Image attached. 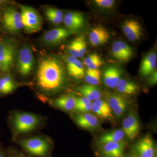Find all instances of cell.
I'll return each mask as SVG.
<instances>
[{
	"instance_id": "1",
	"label": "cell",
	"mask_w": 157,
	"mask_h": 157,
	"mask_svg": "<svg viewBox=\"0 0 157 157\" xmlns=\"http://www.w3.org/2000/svg\"><path fill=\"white\" fill-rule=\"evenodd\" d=\"M64 72L61 64L56 59L47 58L39 64L37 73L39 87L47 91L58 89L64 80Z\"/></svg>"
},
{
	"instance_id": "2",
	"label": "cell",
	"mask_w": 157,
	"mask_h": 157,
	"mask_svg": "<svg viewBox=\"0 0 157 157\" xmlns=\"http://www.w3.org/2000/svg\"><path fill=\"white\" fill-rule=\"evenodd\" d=\"M21 145L26 151L37 157H49L50 144L39 137H32L21 140Z\"/></svg>"
},
{
	"instance_id": "3",
	"label": "cell",
	"mask_w": 157,
	"mask_h": 157,
	"mask_svg": "<svg viewBox=\"0 0 157 157\" xmlns=\"http://www.w3.org/2000/svg\"><path fill=\"white\" fill-rule=\"evenodd\" d=\"M13 124L18 134H26L38 127L41 120L38 116L29 113H17L13 118Z\"/></svg>"
},
{
	"instance_id": "4",
	"label": "cell",
	"mask_w": 157,
	"mask_h": 157,
	"mask_svg": "<svg viewBox=\"0 0 157 157\" xmlns=\"http://www.w3.org/2000/svg\"><path fill=\"white\" fill-rule=\"evenodd\" d=\"M21 16L23 26L29 33H37L42 27V20L35 9L27 6H21Z\"/></svg>"
},
{
	"instance_id": "5",
	"label": "cell",
	"mask_w": 157,
	"mask_h": 157,
	"mask_svg": "<svg viewBox=\"0 0 157 157\" xmlns=\"http://www.w3.org/2000/svg\"><path fill=\"white\" fill-rule=\"evenodd\" d=\"M34 67L33 55L30 48L24 46L21 48L17 58V68L22 76L29 75Z\"/></svg>"
},
{
	"instance_id": "6",
	"label": "cell",
	"mask_w": 157,
	"mask_h": 157,
	"mask_svg": "<svg viewBox=\"0 0 157 157\" xmlns=\"http://www.w3.org/2000/svg\"><path fill=\"white\" fill-rule=\"evenodd\" d=\"M2 21L4 27L9 32L16 33L23 28L20 13L15 9L6 10L3 14Z\"/></svg>"
},
{
	"instance_id": "7",
	"label": "cell",
	"mask_w": 157,
	"mask_h": 157,
	"mask_svg": "<svg viewBox=\"0 0 157 157\" xmlns=\"http://www.w3.org/2000/svg\"><path fill=\"white\" fill-rule=\"evenodd\" d=\"M15 48L9 43L0 42V69L4 72L9 71L14 63Z\"/></svg>"
},
{
	"instance_id": "8",
	"label": "cell",
	"mask_w": 157,
	"mask_h": 157,
	"mask_svg": "<svg viewBox=\"0 0 157 157\" xmlns=\"http://www.w3.org/2000/svg\"><path fill=\"white\" fill-rule=\"evenodd\" d=\"M135 154L139 157H155V148L150 135H147L135 144Z\"/></svg>"
},
{
	"instance_id": "9",
	"label": "cell",
	"mask_w": 157,
	"mask_h": 157,
	"mask_svg": "<svg viewBox=\"0 0 157 157\" xmlns=\"http://www.w3.org/2000/svg\"><path fill=\"white\" fill-rule=\"evenodd\" d=\"M122 128L124 134L129 139H135L140 132V125L137 117L133 114L128 115L123 121Z\"/></svg>"
},
{
	"instance_id": "10",
	"label": "cell",
	"mask_w": 157,
	"mask_h": 157,
	"mask_svg": "<svg viewBox=\"0 0 157 157\" xmlns=\"http://www.w3.org/2000/svg\"><path fill=\"white\" fill-rule=\"evenodd\" d=\"M122 29L126 36L132 42L139 40L142 36L141 26L135 20H128L124 21L122 25Z\"/></svg>"
},
{
	"instance_id": "11",
	"label": "cell",
	"mask_w": 157,
	"mask_h": 157,
	"mask_svg": "<svg viewBox=\"0 0 157 157\" xmlns=\"http://www.w3.org/2000/svg\"><path fill=\"white\" fill-rule=\"evenodd\" d=\"M72 32L63 28H57L48 31L43 36V41L48 45H55L67 38Z\"/></svg>"
},
{
	"instance_id": "12",
	"label": "cell",
	"mask_w": 157,
	"mask_h": 157,
	"mask_svg": "<svg viewBox=\"0 0 157 157\" xmlns=\"http://www.w3.org/2000/svg\"><path fill=\"white\" fill-rule=\"evenodd\" d=\"M101 152L105 157H123L125 144L122 141L101 144Z\"/></svg>"
},
{
	"instance_id": "13",
	"label": "cell",
	"mask_w": 157,
	"mask_h": 157,
	"mask_svg": "<svg viewBox=\"0 0 157 157\" xmlns=\"http://www.w3.org/2000/svg\"><path fill=\"white\" fill-rule=\"evenodd\" d=\"M66 62L68 73L70 76L78 79L84 77V66L78 59L69 56L67 58Z\"/></svg>"
},
{
	"instance_id": "14",
	"label": "cell",
	"mask_w": 157,
	"mask_h": 157,
	"mask_svg": "<svg viewBox=\"0 0 157 157\" xmlns=\"http://www.w3.org/2000/svg\"><path fill=\"white\" fill-rule=\"evenodd\" d=\"M109 38V32L101 26L95 27L90 33V41L93 46L103 45L108 41Z\"/></svg>"
},
{
	"instance_id": "15",
	"label": "cell",
	"mask_w": 157,
	"mask_h": 157,
	"mask_svg": "<svg viewBox=\"0 0 157 157\" xmlns=\"http://www.w3.org/2000/svg\"><path fill=\"white\" fill-rule=\"evenodd\" d=\"M91 110L96 115L104 119L111 120L113 118L112 111L108 103L101 99L93 101Z\"/></svg>"
},
{
	"instance_id": "16",
	"label": "cell",
	"mask_w": 157,
	"mask_h": 157,
	"mask_svg": "<svg viewBox=\"0 0 157 157\" xmlns=\"http://www.w3.org/2000/svg\"><path fill=\"white\" fill-rule=\"evenodd\" d=\"M157 67V55L151 52L145 56L142 60L140 67V73L142 76L146 77L152 74Z\"/></svg>"
},
{
	"instance_id": "17",
	"label": "cell",
	"mask_w": 157,
	"mask_h": 157,
	"mask_svg": "<svg viewBox=\"0 0 157 157\" xmlns=\"http://www.w3.org/2000/svg\"><path fill=\"white\" fill-rule=\"evenodd\" d=\"M64 24L69 29L77 30L80 29L84 24V17L78 12H68L63 19Z\"/></svg>"
},
{
	"instance_id": "18",
	"label": "cell",
	"mask_w": 157,
	"mask_h": 157,
	"mask_svg": "<svg viewBox=\"0 0 157 157\" xmlns=\"http://www.w3.org/2000/svg\"><path fill=\"white\" fill-rule=\"evenodd\" d=\"M107 103L112 112L118 117L122 115L127 109L126 101L122 97L117 95L110 96Z\"/></svg>"
},
{
	"instance_id": "19",
	"label": "cell",
	"mask_w": 157,
	"mask_h": 157,
	"mask_svg": "<svg viewBox=\"0 0 157 157\" xmlns=\"http://www.w3.org/2000/svg\"><path fill=\"white\" fill-rule=\"evenodd\" d=\"M121 71L115 67H109L104 71V80L105 85L108 87H116L121 80Z\"/></svg>"
},
{
	"instance_id": "20",
	"label": "cell",
	"mask_w": 157,
	"mask_h": 157,
	"mask_svg": "<svg viewBox=\"0 0 157 157\" xmlns=\"http://www.w3.org/2000/svg\"><path fill=\"white\" fill-rule=\"evenodd\" d=\"M75 121L79 127L88 130L97 128L99 125V121L97 117L88 113L77 116Z\"/></svg>"
},
{
	"instance_id": "21",
	"label": "cell",
	"mask_w": 157,
	"mask_h": 157,
	"mask_svg": "<svg viewBox=\"0 0 157 157\" xmlns=\"http://www.w3.org/2000/svg\"><path fill=\"white\" fill-rule=\"evenodd\" d=\"M78 91L83 96L91 101L101 99V93L100 90L95 86L85 84L77 89Z\"/></svg>"
},
{
	"instance_id": "22",
	"label": "cell",
	"mask_w": 157,
	"mask_h": 157,
	"mask_svg": "<svg viewBox=\"0 0 157 157\" xmlns=\"http://www.w3.org/2000/svg\"><path fill=\"white\" fill-rule=\"evenodd\" d=\"M125 135L121 129L114 130L107 132L99 137L98 143L100 145L109 142H118L122 141Z\"/></svg>"
},
{
	"instance_id": "23",
	"label": "cell",
	"mask_w": 157,
	"mask_h": 157,
	"mask_svg": "<svg viewBox=\"0 0 157 157\" xmlns=\"http://www.w3.org/2000/svg\"><path fill=\"white\" fill-rule=\"evenodd\" d=\"M76 98L73 96L67 95L56 98L54 101V104L63 110L71 111L75 109Z\"/></svg>"
},
{
	"instance_id": "24",
	"label": "cell",
	"mask_w": 157,
	"mask_h": 157,
	"mask_svg": "<svg viewBox=\"0 0 157 157\" xmlns=\"http://www.w3.org/2000/svg\"><path fill=\"white\" fill-rule=\"evenodd\" d=\"M116 88L119 92L126 95L134 94L137 92L138 89L136 83L124 79L120 80Z\"/></svg>"
},
{
	"instance_id": "25",
	"label": "cell",
	"mask_w": 157,
	"mask_h": 157,
	"mask_svg": "<svg viewBox=\"0 0 157 157\" xmlns=\"http://www.w3.org/2000/svg\"><path fill=\"white\" fill-rule=\"evenodd\" d=\"M101 71L99 70H86L85 80L88 84L91 85H98L101 82Z\"/></svg>"
},
{
	"instance_id": "26",
	"label": "cell",
	"mask_w": 157,
	"mask_h": 157,
	"mask_svg": "<svg viewBox=\"0 0 157 157\" xmlns=\"http://www.w3.org/2000/svg\"><path fill=\"white\" fill-rule=\"evenodd\" d=\"M92 104V102L84 97L76 98L75 109L80 112L87 113L91 110Z\"/></svg>"
},
{
	"instance_id": "27",
	"label": "cell",
	"mask_w": 157,
	"mask_h": 157,
	"mask_svg": "<svg viewBox=\"0 0 157 157\" xmlns=\"http://www.w3.org/2000/svg\"><path fill=\"white\" fill-rule=\"evenodd\" d=\"M118 43L123 57L124 62L128 61L134 54L133 49L131 46H129L125 42L122 41H118Z\"/></svg>"
},
{
	"instance_id": "28",
	"label": "cell",
	"mask_w": 157,
	"mask_h": 157,
	"mask_svg": "<svg viewBox=\"0 0 157 157\" xmlns=\"http://www.w3.org/2000/svg\"><path fill=\"white\" fill-rule=\"evenodd\" d=\"M78 50V58L82 57L86 52L87 46L83 36L76 38Z\"/></svg>"
},
{
	"instance_id": "29",
	"label": "cell",
	"mask_w": 157,
	"mask_h": 157,
	"mask_svg": "<svg viewBox=\"0 0 157 157\" xmlns=\"http://www.w3.org/2000/svg\"><path fill=\"white\" fill-rule=\"evenodd\" d=\"M15 86L8 84L4 78H0V93L2 94H8L11 93L15 89Z\"/></svg>"
},
{
	"instance_id": "30",
	"label": "cell",
	"mask_w": 157,
	"mask_h": 157,
	"mask_svg": "<svg viewBox=\"0 0 157 157\" xmlns=\"http://www.w3.org/2000/svg\"><path fill=\"white\" fill-rule=\"evenodd\" d=\"M113 56L114 58L117 59L120 61H123L124 59L121 52L120 48L118 43V41L114 42L113 44L111 49Z\"/></svg>"
},
{
	"instance_id": "31",
	"label": "cell",
	"mask_w": 157,
	"mask_h": 157,
	"mask_svg": "<svg viewBox=\"0 0 157 157\" xmlns=\"http://www.w3.org/2000/svg\"><path fill=\"white\" fill-rule=\"evenodd\" d=\"M67 49L70 54V56L78 58V50L76 39H74L69 43L67 46Z\"/></svg>"
},
{
	"instance_id": "32",
	"label": "cell",
	"mask_w": 157,
	"mask_h": 157,
	"mask_svg": "<svg viewBox=\"0 0 157 157\" xmlns=\"http://www.w3.org/2000/svg\"><path fill=\"white\" fill-rule=\"evenodd\" d=\"M95 4L101 8L109 9L114 6L115 2L113 0H95Z\"/></svg>"
},
{
	"instance_id": "33",
	"label": "cell",
	"mask_w": 157,
	"mask_h": 157,
	"mask_svg": "<svg viewBox=\"0 0 157 157\" xmlns=\"http://www.w3.org/2000/svg\"><path fill=\"white\" fill-rule=\"evenodd\" d=\"M101 57L96 53L91 54L86 57L83 60V64L86 67L89 66L96 60L101 58Z\"/></svg>"
},
{
	"instance_id": "34",
	"label": "cell",
	"mask_w": 157,
	"mask_h": 157,
	"mask_svg": "<svg viewBox=\"0 0 157 157\" xmlns=\"http://www.w3.org/2000/svg\"><path fill=\"white\" fill-rule=\"evenodd\" d=\"M46 16H53V17H63V13L62 11L53 8H49L46 10Z\"/></svg>"
},
{
	"instance_id": "35",
	"label": "cell",
	"mask_w": 157,
	"mask_h": 157,
	"mask_svg": "<svg viewBox=\"0 0 157 157\" xmlns=\"http://www.w3.org/2000/svg\"><path fill=\"white\" fill-rule=\"evenodd\" d=\"M103 64V61L101 58L96 60L92 63L89 66H87V69L90 70H98V68L100 67Z\"/></svg>"
},
{
	"instance_id": "36",
	"label": "cell",
	"mask_w": 157,
	"mask_h": 157,
	"mask_svg": "<svg viewBox=\"0 0 157 157\" xmlns=\"http://www.w3.org/2000/svg\"><path fill=\"white\" fill-rule=\"evenodd\" d=\"M9 157H29L25 155V154L19 151L14 150L11 151L9 153Z\"/></svg>"
},
{
	"instance_id": "37",
	"label": "cell",
	"mask_w": 157,
	"mask_h": 157,
	"mask_svg": "<svg viewBox=\"0 0 157 157\" xmlns=\"http://www.w3.org/2000/svg\"><path fill=\"white\" fill-rule=\"evenodd\" d=\"M47 18L49 21L52 22V23L56 24H59L61 23L63 21V17H53V16H47Z\"/></svg>"
},
{
	"instance_id": "38",
	"label": "cell",
	"mask_w": 157,
	"mask_h": 157,
	"mask_svg": "<svg viewBox=\"0 0 157 157\" xmlns=\"http://www.w3.org/2000/svg\"><path fill=\"white\" fill-rule=\"evenodd\" d=\"M152 74L151 77L149 79V82L152 85L155 84L157 82V72Z\"/></svg>"
},
{
	"instance_id": "39",
	"label": "cell",
	"mask_w": 157,
	"mask_h": 157,
	"mask_svg": "<svg viewBox=\"0 0 157 157\" xmlns=\"http://www.w3.org/2000/svg\"><path fill=\"white\" fill-rule=\"evenodd\" d=\"M129 157H139L137 155H131L129 156Z\"/></svg>"
},
{
	"instance_id": "40",
	"label": "cell",
	"mask_w": 157,
	"mask_h": 157,
	"mask_svg": "<svg viewBox=\"0 0 157 157\" xmlns=\"http://www.w3.org/2000/svg\"><path fill=\"white\" fill-rule=\"evenodd\" d=\"M0 157H5V156L4 155L3 153H2L1 152H0Z\"/></svg>"
},
{
	"instance_id": "41",
	"label": "cell",
	"mask_w": 157,
	"mask_h": 157,
	"mask_svg": "<svg viewBox=\"0 0 157 157\" xmlns=\"http://www.w3.org/2000/svg\"><path fill=\"white\" fill-rule=\"evenodd\" d=\"M0 67H1V63H0Z\"/></svg>"
},
{
	"instance_id": "42",
	"label": "cell",
	"mask_w": 157,
	"mask_h": 157,
	"mask_svg": "<svg viewBox=\"0 0 157 157\" xmlns=\"http://www.w3.org/2000/svg\"><path fill=\"white\" fill-rule=\"evenodd\" d=\"M0 18H1V17H0Z\"/></svg>"
},
{
	"instance_id": "43",
	"label": "cell",
	"mask_w": 157,
	"mask_h": 157,
	"mask_svg": "<svg viewBox=\"0 0 157 157\" xmlns=\"http://www.w3.org/2000/svg\"><path fill=\"white\" fill-rule=\"evenodd\" d=\"M128 157H129L128 156Z\"/></svg>"
}]
</instances>
